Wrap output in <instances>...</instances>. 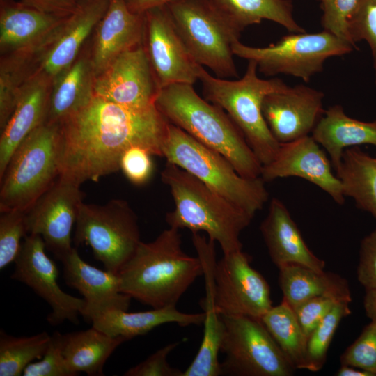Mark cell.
Instances as JSON below:
<instances>
[{
    "instance_id": "7",
    "label": "cell",
    "mask_w": 376,
    "mask_h": 376,
    "mask_svg": "<svg viewBox=\"0 0 376 376\" xmlns=\"http://www.w3.org/2000/svg\"><path fill=\"white\" fill-rule=\"evenodd\" d=\"M58 125L45 122L13 154L1 180L0 212H26L60 175Z\"/></svg>"
},
{
    "instance_id": "18",
    "label": "cell",
    "mask_w": 376,
    "mask_h": 376,
    "mask_svg": "<svg viewBox=\"0 0 376 376\" xmlns=\"http://www.w3.org/2000/svg\"><path fill=\"white\" fill-rule=\"evenodd\" d=\"M331 162L312 136L280 143L274 159L263 166L265 182L279 178L298 177L319 187L339 205L345 203L341 181L331 171Z\"/></svg>"
},
{
    "instance_id": "36",
    "label": "cell",
    "mask_w": 376,
    "mask_h": 376,
    "mask_svg": "<svg viewBox=\"0 0 376 376\" xmlns=\"http://www.w3.org/2000/svg\"><path fill=\"white\" fill-rule=\"evenodd\" d=\"M350 303L338 302L307 338L301 369L321 370L327 357L331 342L341 320L352 313Z\"/></svg>"
},
{
    "instance_id": "22",
    "label": "cell",
    "mask_w": 376,
    "mask_h": 376,
    "mask_svg": "<svg viewBox=\"0 0 376 376\" xmlns=\"http://www.w3.org/2000/svg\"><path fill=\"white\" fill-rule=\"evenodd\" d=\"M53 80L36 68L23 84L14 111L1 130L0 178L17 148L45 121Z\"/></svg>"
},
{
    "instance_id": "5",
    "label": "cell",
    "mask_w": 376,
    "mask_h": 376,
    "mask_svg": "<svg viewBox=\"0 0 376 376\" xmlns=\"http://www.w3.org/2000/svg\"><path fill=\"white\" fill-rule=\"evenodd\" d=\"M257 64L248 61L244 76L237 80L221 79L210 75L201 66L198 80L205 100L224 110L243 134L263 166L275 157L280 143L270 132L264 118L262 104L272 93L289 86L279 78L263 79L258 75Z\"/></svg>"
},
{
    "instance_id": "27",
    "label": "cell",
    "mask_w": 376,
    "mask_h": 376,
    "mask_svg": "<svg viewBox=\"0 0 376 376\" xmlns=\"http://www.w3.org/2000/svg\"><path fill=\"white\" fill-rule=\"evenodd\" d=\"M312 136L326 149L336 171L346 148L364 144L376 147V120L365 122L352 118L341 105L335 104L325 110Z\"/></svg>"
},
{
    "instance_id": "17",
    "label": "cell",
    "mask_w": 376,
    "mask_h": 376,
    "mask_svg": "<svg viewBox=\"0 0 376 376\" xmlns=\"http://www.w3.org/2000/svg\"><path fill=\"white\" fill-rule=\"evenodd\" d=\"M322 91L304 84L267 95L262 111L276 140L287 143L312 132L324 114Z\"/></svg>"
},
{
    "instance_id": "35",
    "label": "cell",
    "mask_w": 376,
    "mask_h": 376,
    "mask_svg": "<svg viewBox=\"0 0 376 376\" xmlns=\"http://www.w3.org/2000/svg\"><path fill=\"white\" fill-rule=\"evenodd\" d=\"M36 56H3L0 67V128L6 126L16 107L21 89L36 70Z\"/></svg>"
},
{
    "instance_id": "25",
    "label": "cell",
    "mask_w": 376,
    "mask_h": 376,
    "mask_svg": "<svg viewBox=\"0 0 376 376\" xmlns=\"http://www.w3.org/2000/svg\"><path fill=\"white\" fill-rule=\"evenodd\" d=\"M95 77L91 50L86 49L54 79L45 122L58 125L87 105L95 95Z\"/></svg>"
},
{
    "instance_id": "48",
    "label": "cell",
    "mask_w": 376,
    "mask_h": 376,
    "mask_svg": "<svg viewBox=\"0 0 376 376\" xmlns=\"http://www.w3.org/2000/svg\"><path fill=\"white\" fill-rule=\"evenodd\" d=\"M363 305L367 316L376 320V288L366 290Z\"/></svg>"
},
{
    "instance_id": "13",
    "label": "cell",
    "mask_w": 376,
    "mask_h": 376,
    "mask_svg": "<svg viewBox=\"0 0 376 376\" xmlns=\"http://www.w3.org/2000/svg\"><path fill=\"white\" fill-rule=\"evenodd\" d=\"M45 249L40 235L28 234L14 262L11 278L28 285L49 305L52 311L47 320L51 325H58L66 320L77 324L79 315H82L85 309V300L60 288L57 267L46 254Z\"/></svg>"
},
{
    "instance_id": "49",
    "label": "cell",
    "mask_w": 376,
    "mask_h": 376,
    "mask_svg": "<svg viewBox=\"0 0 376 376\" xmlns=\"http://www.w3.org/2000/svg\"><path fill=\"white\" fill-rule=\"evenodd\" d=\"M335 375L337 376H373L367 371L347 365H340Z\"/></svg>"
},
{
    "instance_id": "10",
    "label": "cell",
    "mask_w": 376,
    "mask_h": 376,
    "mask_svg": "<svg viewBox=\"0 0 376 376\" xmlns=\"http://www.w3.org/2000/svg\"><path fill=\"white\" fill-rule=\"evenodd\" d=\"M74 242L77 246H90L105 269L118 274L141 242L137 216L123 199H112L103 205L82 202L77 211Z\"/></svg>"
},
{
    "instance_id": "38",
    "label": "cell",
    "mask_w": 376,
    "mask_h": 376,
    "mask_svg": "<svg viewBox=\"0 0 376 376\" xmlns=\"http://www.w3.org/2000/svg\"><path fill=\"white\" fill-rule=\"evenodd\" d=\"M340 365L351 366L376 376V320H371L340 357Z\"/></svg>"
},
{
    "instance_id": "47",
    "label": "cell",
    "mask_w": 376,
    "mask_h": 376,
    "mask_svg": "<svg viewBox=\"0 0 376 376\" xmlns=\"http://www.w3.org/2000/svg\"><path fill=\"white\" fill-rule=\"evenodd\" d=\"M175 0H125L129 9L135 13H144L155 7L166 6Z\"/></svg>"
},
{
    "instance_id": "51",
    "label": "cell",
    "mask_w": 376,
    "mask_h": 376,
    "mask_svg": "<svg viewBox=\"0 0 376 376\" xmlns=\"http://www.w3.org/2000/svg\"></svg>"
},
{
    "instance_id": "21",
    "label": "cell",
    "mask_w": 376,
    "mask_h": 376,
    "mask_svg": "<svg viewBox=\"0 0 376 376\" xmlns=\"http://www.w3.org/2000/svg\"><path fill=\"white\" fill-rule=\"evenodd\" d=\"M110 0H77L55 38L37 58L38 70L52 79L70 67L106 13Z\"/></svg>"
},
{
    "instance_id": "33",
    "label": "cell",
    "mask_w": 376,
    "mask_h": 376,
    "mask_svg": "<svg viewBox=\"0 0 376 376\" xmlns=\"http://www.w3.org/2000/svg\"><path fill=\"white\" fill-rule=\"evenodd\" d=\"M261 321L293 367L301 369L307 338L293 308L282 300L272 306Z\"/></svg>"
},
{
    "instance_id": "29",
    "label": "cell",
    "mask_w": 376,
    "mask_h": 376,
    "mask_svg": "<svg viewBox=\"0 0 376 376\" xmlns=\"http://www.w3.org/2000/svg\"><path fill=\"white\" fill-rule=\"evenodd\" d=\"M127 339L111 336L93 327L64 334L63 354L71 370L77 375L84 372L90 376L104 375L107 360Z\"/></svg>"
},
{
    "instance_id": "19",
    "label": "cell",
    "mask_w": 376,
    "mask_h": 376,
    "mask_svg": "<svg viewBox=\"0 0 376 376\" xmlns=\"http://www.w3.org/2000/svg\"><path fill=\"white\" fill-rule=\"evenodd\" d=\"M69 16L47 13L22 1L1 0V54H40Z\"/></svg>"
},
{
    "instance_id": "50",
    "label": "cell",
    "mask_w": 376,
    "mask_h": 376,
    "mask_svg": "<svg viewBox=\"0 0 376 376\" xmlns=\"http://www.w3.org/2000/svg\"><path fill=\"white\" fill-rule=\"evenodd\" d=\"M320 3H323L325 0H319Z\"/></svg>"
},
{
    "instance_id": "42",
    "label": "cell",
    "mask_w": 376,
    "mask_h": 376,
    "mask_svg": "<svg viewBox=\"0 0 376 376\" xmlns=\"http://www.w3.org/2000/svg\"><path fill=\"white\" fill-rule=\"evenodd\" d=\"M152 153L146 148L134 146L127 149L120 161V170L133 184L146 183L153 173Z\"/></svg>"
},
{
    "instance_id": "15",
    "label": "cell",
    "mask_w": 376,
    "mask_h": 376,
    "mask_svg": "<svg viewBox=\"0 0 376 376\" xmlns=\"http://www.w3.org/2000/svg\"><path fill=\"white\" fill-rule=\"evenodd\" d=\"M84 196L80 185L59 176L25 212L28 234L40 235L60 260L72 248L71 233Z\"/></svg>"
},
{
    "instance_id": "37",
    "label": "cell",
    "mask_w": 376,
    "mask_h": 376,
    "mask_svg": "<svg viewBox=\"0 0 376 376\" xmlns=\"http://www.w3.org/2000/svg\"><path fill=\"white\" fill-rule=\"evenodd\" d=\"M27 234L25 212L9 210L1 212L0 269L15 262L21 249V239Z\"/></svg>"
},
{
    "instance_id": "2",
    "label": "cell",
    "mask_w": 376,
    "mask_h": 376,
    "mask_svg": "<svg viewBox=\"0 0 376 376\" xmlns=\"http://www.w3.org/2000/svg\"><path fill=\"white\" fill-rule=\"evenodd\" d=\"M203 272L201 258L182 250L179 229L169 227L152 242H141L118 276L123 293L159 308L176 306Z\"/></svg>"
},
{
    "instance_id": "8",
    "label": "cell",
    "mask_w": 376,
    "mask_h": 376,
    "mask_svg": "<svg viewBox=\"0 0 376 376\" xmlns=\"http://www.w3.org/2000/svg\"><path fill=\"white\" fill-rule=\"evenodd\" d=\"M174 26L195 61L221 79L237 78L232 49L241 33L209 0H175L166 5Z\"/></svg>"
},
{
    "instance_id": "9",
    "label": "cell",
    "mask_w": 376,
    "mask_h": 376,
    "mask_svg": "<svg viewBox=\"0 0 376 376\" xmlns=\"http://www.w3.org/2000/svg\"><path fill=\"white\" fill-rule=\"evenodd\" d=\"M354 48L325 30L312 33H292L266 47L248 46L240 40L232 45L235 56L254 61L258 71L264 75L283 74L305 82L323 70L328 58L347 54Z\"/></svg>"
},
{
    "instance_id": "28",
    "label": "cell",
    "mask_w": 376,
    "mask_h": 376,
    "mask_svg": "<svg viewBox=\"0 0 376 376\" xmlns=\"http://www.w3.org/2000/svg\"><path fill=\"white\" fill-rule=\"evenodd\" d=\"M204 319V312L186 313L175 306H168L131 313L120 309L109 310L95 316L91 323L109 336H123L128 340L164 324L176 323L182 327L200 325Z\"/></svg>"
},
{
    "instance_id": "24",
    "label": "cell",
    "mask_w": 376,
    "mask_h": 376,
    "mask_svg": "<svg viewBox=\"0 0 376 376\" xmlns=\"http://www.w3.org/2000/svg\"><path fill=\"white\" fill-rule=\"evenodd\" d=\"M260 229L269 256L278 268L298 264L324 270L325 262L308 247L289 211L279 199H272Z\"/></svg>"
},
{
    "instance_id": "14",
    "label": "cell",
    "mask_w": 376,
    "mask_h": 376,
    "mask_svg": "<svg viewBox=\"0 0 376 376\" xmlns=\"http://www.w3.org/2000/svg\"><path fill=\"white\" fill-rule=\"evenodd\" d=\"M144 14V46L159 89L175 84L194 85L201 65L179 36L167 6L155 7Z\"/></svg>"
},
{
    "instance_id": "41",
    "label": "cell",
    "mask_w": 376,
    "mask_h": 376,
    "mask_svg": "<svg viewBox=\"0 0 376 376\" xmlns=\"http://www.w3.org/2000/svg\"><path fill=\"white\" fill-rule=\"evenodd\" d=\"M352 43L365 41L372 55L376 82V0H361L359 8L349 24Z\"/></svg>"
},
{
    "instance_id": "6",
    "label": "cell",
    "mask_w": 376,
    "mask_h": 376,
    "mask_svg": "<svg viewBox=\"0 0 376 376\" xmlns=\"http://www.w3.org/2000/svg\"><path fill=\"white\" fill-rule=\"evenodd\" d=\"M162 150L166 162L195 176L253 217L269 198L261 177H242L224 156L171 123Z\"/></svg>"
},
{
    "instance_id": "12",
    "label": "cell",
    "mask_w": 376,
    "mask_h": 376,
    "mask_svg": "<svg viewBox=\"0 0 376 376\" xmlns=\"http://www.w3.org/2000/svg\"><path fill=\"white\" fill-rule=\"evenodd\" d=\"M213 277L214 301L220 315L261 319L273 306L268 283L242 249L216 261Z\"/></svg>"
},
{
    "instance_id": "32",
    "label": "cell",
    "mask_w": 376,
    "mask_h": 376,
    "mask_svg": "<svg viewBox=\"0 0 376 376\" xmlns=\"http://www.w3.org/2000/svg\"><path fill=\"white\" fill-rule=\"evenodd\" d=\"M205 278V298L203 301L205 319L203 339L198 351L182 376L221 375L219 353L223 335L224 324L216 310L213 295V267L207 266L203 273Z\"/></svg>"
},
{
    "instance_id": "23",
    "label": "cell",
    "mask_w": 376,
    "mask_h": 376,
    "mask_svg": "<svg viewBox=\"0 0 376 376\" xmlns=\"http://www.w3.org/2000/svg\"><path fill=\"white\" fill-rule=\"evenodd\" d=\"M95 31L91 56L97 76L122 53L143 43L145 14L132 12L125 0H110Z\"/></svg>"
},
{
    "instance_id": "3",
    "label": "cell",
    "mask_w": 376,
    "mask_h": 376,
    "mask_svg": "<svg viewBox=\"0 0 376 376\" xmlns=\"http://www.w3.org/2000/svg\"><path fill=\"white\" fill-rule=\"evenodd\" d=\"M158 110L171 124L224 156L246 178L261 175L263 165L226 112L200 97L193 85L175 84L160 89Z\"/></svg>"
},
{
    "instance_id": "20",
    "label": "cell",
    "mask_w": 376,
    "mask_h": 376,
    "mask_svg": "<svg viewBox=\"0 0 376 376\" xmlns=\"http://www.w3.org/2000/svg\"><path fill=\"white\" fill-rule=\"evenodd\" d=\"M61 261L65 283L84 297L86 306L82 316L86 320L91 322L95 316L109 310L127 311L132 298L121 292L118 274L89 265L74 247Z\"/></svg>"
},
{
    "instance_id": "11",
    "label": "cell",
    "mask_w": 376,
    "mask_h": 376,
    "mask_svg": "<svg viewBox=\"0 0 376 376\" xmlns=\"http://www.w3.org/2000/svg\"><path fill=\"white\" fill-rule=\"evenodd\" d=\"M220 352L221 375L291 376L295 368L288 360L261 319L223 316Z\"/></svg>"
},
{
    "instance_id": "39",
    "label": "cell",
    "mask_w": 376,
    "mask_h": 376,
    "mask_svg": "<svg viewBox=\"0 0 376 376\" xmlns=\"http://www.w3.org/2000/svg\"><path fill=\"white\" fill-rule=\"evenodd\" d=\"M64 334L54 331L46 352L40 361L31 363L24 370V376H75L63 354Z\"/></svg>"
},
{
    "instance_id": "40",
    "label": "cell",
    "mask_w": 376,
    "mask_h": 376,
    "mask_svg": "<svg viewBox=\"0 0 376 376\" xmlns=\"http://www.w3.org/2000/svg\"><path fill=\"white\" fill-rule=\"evenodd\" d=\"M361 0H325L320 3L323 30L350 42L356 48L350 38L349 24Z\"/></svg>"
},
{
    "instance_id": "46",
    "label": "cell",
    "mask_w": 376,
    "mask_h": 376,
    "mask_svg": "<svg viewBox=\"0 0 376 376\" xmlns=\"http://www.w3.org/2000/svg\"><path fill=\"white\" fill-rule=\"evenodd\" d=\"M22 2L40 10L68 17L75 10L77 0H22Z\"/></svg>"
},
{
    "instance_id": "26",
    "label": "cell",
    "mask_w": 376,
    "mask_h": 376,
    "mask_svg": "<svg viewBox=\"0 0 376 376\" xmlns=\"http://www.w3.org/2000/svg\"><path fill=\"white\" fill-rule=\"evenodd\" d=\"M279 283L283 300L294 308L316 297H328L338 302L352 301L347 281L341 276L311 267L288 264L279 267Z\"/></svg>"
},
{
    "instance_id": "31",
    "label": "cell",
    "mask_w": 376,
    "mask_h": 376,
    "mask_svg": "<svg viewBox=\"0 0 376 376\" xmlns=\"http://www.w3.org/2000/svg\"><path fill=\"white\" fill-rule=\"evenodd\" d=\"M336 173L345 196L352 198L358 208L376 219V157H371L359 146L347 148Z\"/></svg>"
},
{
    "instance_id": "16",
    "label": "cell",
    "mask_w": 376,
    "mask_h": 376,
    "mask_svg": "<svg viewBox=\"0 0 376 376\" xmlns=\"http://www.w3.org/2000/svg\"><path fill=\"white\" fill-rule=\"evenodd\" d=\"M159 89L143 43L128 49L95 77V95L125 107L155 105Z\"/></svg>"
},
{
    "instance_id": "1",
    "label": "cell",
    "mask_w": 376,
    "mask_h": 376,
    "mask_svg": "<svg viewBox=\"0 0 376 376\" xmlns=\"http://www.w3.org/2000/svg\"><path fill=\"white\" fill-rule=\"evenodd\" d=\"M169 122L156 105L136 109L94 95L58 124L60 175L81 185L120 170L124 152L142 146L162 157Z\"/></svg>"
},
{
    "instance_id": "45",
    "label": "cell",
    "mask_w": 376,
    "mask_h": 376,
    "mask_svg": "<svg viewBox=\"0 0 376 376\" xmlns=\"http://www.w3.org/2000/svg\"><path fill=\"white\" fill-rule=\"evenodd\" d=\"M357 272L366 290L376 288V229L361 241Z\"/></svg>"
},
{
    "instance_id": "44",
    "label": "cell",
    "mask_w": 376,
    "mask_h": 376,
    "mask_svg": "<svg viewBox=\"0 0 376 376\" xmlns=\"http://www.w3.org/2000/svg\"><path fill=\"white\" fill-rule=\"evenodd\" d=\"M179 343H170L160 348L143 361L129 368L125 376H182V372L169 365L167 358Z\"/></svg>"
},
{
    "instance_id": "43",
    "label": "cell",
    "mask_w": 376,
    "mask_h": 376,
    "mask_svg": "<svg viewBox=\"0 0 376 376\" xmlns=\"http://www.w3.org/2000/svg\"><path fill=\"white\" fill-rule=\"evenodd\" d=\"M338 303L328 297H316L303 301L293 308L306 338Z\"/></svg>"
},
{
    "instance_id": "30",
    "label": "cell",
    "mask_w": 376,
    "mask_h": 376,
    "mask_svg": "<svg viewBox=\"0 0 376 376\" xmlns=\"http://www.w3.org/2000/svg\"><path fill=\"white\" fill-rule=\"evenodd\" d=\"M240 33L263 20L274 22L291 33L306 31L293 16L292 0H209Z\"/></svg>"
},
{
    "instance_id": "34",
    "label": "cell",
    "mask_w": 376,
    "mask_h": 376,
    "mask_svg": "<svg viewBox=\"0 0 376 376\" xmlns=\"http://www.w3.org/2000/svg\"><path fill=\"white\" fill-rule=\"evenodd\" d=\"M51 335L43 331L29 337H15L0 331V376H19L35 359H40Z\"/></svg>"
},
{
    "instance_id": "4",
    "label": "cell",
    "mask_w": 376,
    "mask_h": 376,
    "mask_svg": "<svg viewBox=\"0 0 376 376\" xmlns=\"http://www.w3.org/2000/svg\"><path fill=\"white\" fill-rule=\"evenodd\" d=\"M161 177L175 204L166 216L169 227L203 231L224 254L242 249L240 235L253 217L174 164L166 162Z\"/></svg>"
}]
</instances>
